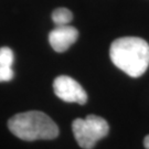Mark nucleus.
I'll return each mask as SVG.
<instances>
[{"label":"nucleus","instance_id":"1","mask_svg":"<svg viewBox=\"0 0 149 149\" xmlns=\"http://www.w3.org/2000/svg\"><path fill=\"white\" fill-rule=\"evenodd\" d=\"M109 58L127 75L139 77L149 66V44L141 38H119L111 44Z\"/></svg>","mask_w":149,"mask_h":149},{"label":"nucleus","instance_id":"6","mask_svg":"<svg viewBox=\"0 0 149 149\" xmlns=\"http://www.w3.org/2000/svg\"><path fill=\"white\" fill-rule=\"evenodd\" d=\"M73 19V13L68 8H56L52 12V20L55 26H65L69 24Z\"/></svg>","mask_w":149,"mask_h":149},{"label":"nucleus","instance_id":"8","mask_svg":"<svg viewBox=\"0 0 149 149\" xmlns=\"http://www.w3.org/2000/svg\"><path fill=\"white\" fill-rule=\"evenodd\" d=\"M15 73L11 66L0 65V82H9L13 79Z\"/></svg>","mask_w":149,"mask_h":149},{"label":"nucleus","instance_id":"3","mask_svg":"<svg viewBox=\"0 0 149 149\" xmlns=\"http://www.w3.org/2000/svg\"><path fill=\"white\" fill-rule=\"evenodd\" d=\"M74 137L83 149H92L96 143L106 137L109 132L108 123L104 118L88 115L86 118H76L72 124Z\"/></svg>","mask_w":149,"mask_h":149},{"label":"nucleus","instance_id":"7","mask_svg":"<svg viewBox=\"0 0 149 149\" xmlns=\"http://www.w3.org/2000/svg\"><path fill=\"white\" fill-rule=\"evenodd\" d=\"M13 61H15V54L10 48H8V47L0 48V65L12 68Z\"/></svg>","mask_w":149,"mask_h":149},{"label":"nucleus","instance_id":"4","mask_svg":"<svg viewBox=\"0 0 149 149\" xmlns=\"http://www.w3.org/2000/svg\"><path fill=\"white\" fill-rule=\"evenodd\" d=\"M53 90L55 95L64 102L77 103L80 105H84L87 102V94L85 90L77 81L66 75L58 76L54 80Z\"/></svg>","mask_w":149,"mask_h":149},{"label":"nucleus","instance_id":"2","mask_svg":"<svg viewBox=\"0 0 149 149\" xmlns=\"http://www.w3.org/2000/svg\"><path fill=\"white\" fill-rule=\"evenodd\" d=\"M8 127L16 137L26 140L54 139L59 136V127L47 114L30 111L17 114L9 119Z\"/></svg>","mask_w":149,"mask_h":149},{"label":"nucleus","instance_id":"5","mask_svg":"<svg viewBox=\"0 0 149 149\" xmlns=\"http://www.w3.org/2000/svg\"><path fill=\"white\" fill-rule=\"evenodd\" d=\"M79 31L69 24L56 26L49 34V42L55 52L62 53L77 40Z\"/></svg>","mask_w":149,"mask_h":149},{"label":"nucleus","instance_id":"9","mask_svg":"<svg viewBox=\"0 0 149 149\" xmlns=\"http://www.w3.org/2000/svg\"><path fill=\"white\" fill-rule=\"evenodd\" d=\"M144 146L146 149H149V135H147L144 139Z\"/></svg>","mask_w":149,"mask_h":149}]
</instances>
